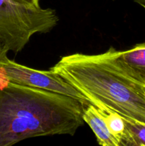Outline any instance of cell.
<instances>
[{
  "label": "cell",
  "mask_w": 145,
  "mask_h": 146,
  "mask_svg": "<svg viewBox=\"0 0 145 146\" xmlns=\"http://www.w3.org/2000/svg\"><path fill=\"white\" fill-rule=\"evenodd\" d=\"M86 123L96 136L97 142L102 146H121V143L111 133L105 118L98 108L92 104L85 106L82 113Z\"/></svg>",
  "instance_id": "6"
},
{
  "label": "cell",
  "mask_w": 145,
  "mask_h": 146,
  "mask_svg": "<svg viewBox=\"0 0 145 146\" xmlns=\"http://www.w3.org/2000/svg\"><path fill=\"white\" fill-rule=\"evenodd\" d=\"M85 104L72 97L14 84L0 75V146L30 138L74 135Z\"/></svg>",
  "instance_id": "1"
},
{
  "label": "cell",
  "mask_w": 145,
  "mask_h": 146,
  "mask_svg": "<svg viewBox=\"0 0 145 146\" xmlns=\"http://www.w3.org/2000/svg\"><path fill=\"white\" fill-rule=\"evenodd\" d=\"M122 118L126 125L122 146H145V124Z\"/></svg>",
  "instance_id": "7"
},
{
  "label": "cell",
  "mask_w": 145,
  "mask_h": 146,
  "mask_svg": "<svg viewBox=\"0 0 145 146\" xmlns=\"http://www.w3.org/2000/svg\"><path fill=\"white\" fill-rule=\"evenodd\" d=\"M115 49L111 46L102 54L64 56L50 70L97 108L145 124V85L124 70Z\"/></svg>",
  "instance_id": "2"
},
{
  "label": "cell",
  "mask_w": 145,
  "mask_h": 146,
  "mask_svg": "<svg viewBox=\"0 0 145 146\" xmlns=\"http://www.w3.org/2000/svg\"><path fill=\"white\" fill-rule=\"evenodd\" d=\"M100 111L105 118L109 131L120 142L121 146H122V140L126 129L124 118L118 113L108 109H100Z\"/></svg>",
  "instance_id": "8"
},
{
  "label": "cell",
  "mask_w": 145,
  "mask_h": 146,
  "mask_svg": "<svg viewBox=\"0 0 145 146\" xmlns=\"http://www.w3.org/2000/svg\"><path fill=\"white\" fill-rule=\"evenodd\" d=\"M0 75L14 84L68 96L85 105L90 104L76 88L51 70L41 71L29 68L9 58L7 54L0 58Z\"/></svg>",
  "instance_id": "4"
},
{
  "label": "cell",
  "mask_w": 145,
  "mask_h": 146,
  "mask_svg": "<svg viewBox=\"0 0 145 146\" xmlns=\"http://www.w3.org/2000/svg\"><path fill=\"white\" fill-rule=\"evenodd\" d=\"M141 6H142V7H143V8L144 9H145V4H141Z\"/></svg>",
  "instance_id": "12"
},
{
  "label": "cell",
  "mask_w": 145,
  "mask_h": 146,
  "mask_svg": "<svg viewBox=\"0 0 145 146\" xmlns=\"http://www.w3.org/2000/svg\"><path fill=\"white\" fill-rule=\"evenodd\" d=\"M8 52L9 51L7 50V48H6L5 46L3 44V43L1 42V41L0 40V58L2 56H4V55L7 54Z\"/></svg>",
  "instance_id": "10"
},
{
  "label": "cell",
  "mask_w": 145,
  "mask_h": 146,
  "mask_svg": "<svg viewBox=\"0 0 145 146\" xmlns=\"http://www.w3.org/2000/svg\"><path fill=\"white\" fill-rule=\"evenodd\" d=\"M59 21L55 10L0 0V40L9 51L20 52L36 34L47 33Z\"/></svg>",
  "instance_id": "3"
},
{
  "label": "cell",
  "mask_w": 145,
  "mask_h": 146,
  "mask_svg": "<svg viewBox=\"0 0 145 146\" xmlns=\"http://www.w3.org/2000/svg\"><path fill=\"white\" fill-rule=\"evenodd\" d=\"M115 56L132 78L145 85V43L136 44L126 51L115 49Z\"/></svg>",
  "instance_id": "5"
},
{
  "label": "cell",
  "mask_w": 145,
  "mask_h": 146,
  "mask_svg": "<svg viewBox=\"0 0 145 146\" xmlns=\"http://www.w3.org/2000/svg\"><path fill=\"white\" fill-rule=\"evenodd\" d=\"M16 2L31 7H39V0H14Z\"/></svg>",
  "instance_id": "9"
},
{
  "label": "cell",
  "mask_w": 145,
  "mask_h": 146,
  "mask_svg": "<svg viewBox=\"0 0 145 146\" xmlns=\"http://www.w3.org/2000/svg\"><path fill=\"white\" fill-rule=\"evenodd\" d=\"M133 1L137 3V4H139V5H141L142 4H145V0H133Z\"/></svg>",
  "instance_id": "11"
}]
</instances>
